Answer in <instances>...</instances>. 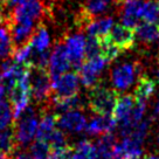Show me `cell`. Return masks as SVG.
I'll use <instances>...</instances> for the list:
<instances>
[{
  "label": "cell",
  "mask_w": 159,
  "mask_h": 159,
  "mask_svg": "<svg viewBox=\"0 0 159 159\" xmlns=\"http://www.w3.org/2000/svg\"><path fill=\"white\" fill-rule=\"evenodd\" d=\"M114 26V19L112 18H98L96 20H91L89 24L87 25V32L89 36L94 38H99V36H104L110 32V30Z\"/></svg>",
  "instance_id": "cell-20"
},
{
  "label": "cell",
  "mask_w": 159,
  "mask_h": 159,
  "mask_svg": "<svg viewBox=\"0 0 159 159\" xmlns=\"http://www.w3.org/2000/svg\"><path fill=\"white\" fill-rule=\"evenodd\" d=\"M107 36L122 52L131 48L134 43V40H136L134 28L128 27V26L123 25V24H117V25L114 24L112 28L107 34Z\"/></svg>",
  "instance_id": "cell-11"
},
{
  "label": "cell",
  "mask_w": 159,
  "mask_h": 159,
  "mask_svg": "<svg viewBox=\"0 0 159 159\" xmlns=\"http://www.w3.org/2000/svg\"><path fill=\"white\" fill-rule=\"evenodd\" d=\"M15 47L7 26H0V59L12 56Z\"/></svg>",
  "instance_id": "cell-26"
},
{
  "label": "cell",
  "mask_w": 159,
  "mask_h": 159,
  "mask_svg": "<svg viewBox=\"0 0 159 159\" xmlns=\"http://www.w3.org/2000/svg\"><path fill=\"white\" fill-rule=\"evenodd\" d=\"M80 88L79 75L73 71H66L52 80V95L55 98L69 97L77 95Z\"/></svg>",
  "instance_id": "cell-5"
},
{
  "label": "cell",
  "mask_w": 159,
  "mask_h": 159,
  "mask_svg": "<svg viewBox=\"0 0 159 159\" xmlns=\"http://www.w3.org/2000/svg\"><path fill=\"white\" fill-rule=\"evenodd\" d=\"M18 146L19 145L16 143L13 128L11 129L6 128L4 130H0V151L1 152H5L7 154L14 153Z\"/></svg>",
  "instance_id": "cell-25"
},
{
  "label": "cell",
  "mask_w": 159,
  "mask_h": 159,
  "mask_svg": "<svg viewBox=\"0 0 159 159\" xmlns=\"http://www.w3.org/2000/svg\"><path fill=\"white\" fill-rule=\"evenodd\" d=\"M117 91L105 87L96 85L90 90L88 103L96 115H111L117 102Z\"/></svg>",
  "instance_id": "cell-1"
},
{
  "label": "cell",
  "mask_w": 159,
  "mask_h": 159,
  "mask_svg": "<svg viewBox=\"0 0 159 159\" xmlns=\"http://www.w3.org/2000/svg\"><path fill=\"white\" fill-rule=\"evenodd\" d=\"M69 159H82V158H80L79 156H76V154L71 151V153H70V157H69Z\"/></svg>",
  "instance_id": "cell-39"
},
{
  "label": "cell",
  "mask_w": 159,
  "mask_h": 159,
  "mask_svg": "<svg viewBox=\"0 0 159 159\" xmlns=\"http://www.w3.org/2000/svg\"><path fill=\"white\" fill-rule=\"evenodd\" d=\"M116 138L112 132L103 134L95 144V159H114Z\"/></svg>",
  "instance_id": "cell-17"
},
{
  "label": "cell",
  "mask_w": 159,
  "mask_h": 159,
  "mask_svg": "<svg viewBox=\"0 0 159 159\" xmlns=\"http://www.w3.org/2000/svg\"><path fill=\"white\" fill-rule=\"evenodd\" d=\"M47 144L49 145L50 149H59V148H63L67 146V137H66L65 132L60 128L56 129L52 132L49 138L47 139Z\"/></svg>",
  "instance_id": "cell-30"
},
{
  "label": "cell",
  "mask_w": 159,
  "mask_h": 159,
  "mask_svg": "<svg viewBox=\"0 0 159 159\" xmlns=\"http://www.w3.org/2000/svg\"><path fill=\"white\" fill-rule=\"evenodd\" d=\"M48 68H49L48 71H49L52 80L69 70L70 62L68 59V55H67V52H66L65 45L59 43V45L55 46V48L49 55Z\"/></svg>",
  "instance_id": "cell-12"
},
{
  "label": "cell",
  "mask_w": 159,
  "mask_h": 159,
  "mask_svg": "<svg viewBox=\"0 0 159 159\" xmlns=\"http://www.w3.org/2000/svg\"><path fill=\"white\" fill-rule=\"evenodd\" d=\"M154 91H156V81L148 76H139L134 89V98L146 102L154 94Z\"/></svg>",
  "instance_id": "cell-21"
},
{
  "label": "cell",
  "mask_w": 159,
  "mask_h": 159,
  "mask_svg": "<svg viewBox=\"0 0 159 159\" xmlns=\"http://www.w3.org/2000/svg\"><path fill=\"white\" fill-rule=\"evenodd\" d=\"M56 124L61 130L73 134H79L85 129L87 120L84 115L77 109L70 110L61 115H57Z\"/></svg>",
  "instance_id": "cell-9"
},
{
  "label": "cell",
  "mask_w": 159,
  "mask_h": 159,
  "mask_svg": "<svg viewBox=\"0 0 159 159\" xmlns=\"http://www.w3.org/2000/svg\"><path fill=\"white\" fill-rule=\"evenodd\" d=\"M52 103H53V108L55 111L54 114L56 115H61L63 112L70 111V110L80 109L82 107L79 95H74V96H69V97H62V98L53 97Z\"/></svg>",
  "instance_id": "cell-22"
},
{
  "label": "cell",
  "mask_w": 159,
  "mask_h": 159,
  "mask_svg": "<svg viewBox=\"0 0 159 159\" xmlns=\"http://www.w3.org/2000/svg\"><path fill=\"white\" fill-rule=\"evenodd\" d=\"M0 159H12L10 157V154L5 153V152H1L0 151Z\"/></svg>",
  "instance_id": "cell-36"
},
{
  "label": "cell",
  "mask_w": 159,
  "mask_h": 159,
  "mask_svg": "<svg viewBox=\"0 0 159 159\" xmlns=\"http://www.w3.org/2000/svg\"><path fill=\"white\" fill-rule=\"evenodd\" d=\"M130 1H132V0H117V2H118V5H125V4H128Z\"/></svg>",
  "instance_id": "cell-37"
},
{
  "label": "cell",
  "mask_w": 159,
  "mask_h": 159,
  "mask_svg": "<svg viewBox=\"0 0 159 159\" xmlns=\"http://www.w3.org/2000/svg\"><path fill=\"white\" fill-rule=\"evenodd\" d=\"M144 0H132L128 4L123 5L122 21L123 25L134 28L142 20V7Z\"/></svg>",
  "instance_id": "cell-16"
},
{
  "label": "cell",
  "mask_w": 159,
  "mask_h": 159,
  "mask_svg": "<svg viewBox=\"0 0 159 159\" xmlns=\"http://www.w3.org/2000/svg\"><path fill=\"white\" fill-rule=\"evenodd\" d=\"M30 43H32L33 49L36 52H43L49 48V34L45 26L39 25V27L36 28V32L33 33L32 38H30Z\"/></svg>",
  "instance_id": "cell-24"
},
{
  "label": "cell",
  "mask_w": 159,
  "mask_h": 159,
  "mask_svg": "<svg viewBox=\"0 0 159 159\" xmlns=\"http://www.w3.org/2000/svg\"><path fill=\"white\" fill-rule=\"evenodd\" d=\"M65 48L70 62V67L79 70L85 59V38L81 34L70 35L66 39Z\"/></svg>",
  "instance_id": "cell-8"
},
{
  "label": "cell",
  "mask_w": 159,
  "mask_h": 159,
  "mask_svg": "<svg viewBox=\"0 0 159 159\" xmlns=\"http://www.w3.org/2000/svg\"><path fill=\"white\" fill-rule=\"evenodd\" d=\"M152 117L153 118L159 117V99H157L156 103L153 104V108H152Z\"/></svg>",
  "instance_id": "cell-33"
},
{
  "label": "cell",
  "mask_w": 159,
  "mask_h": 159,
  "mask_svg": "<svg viewBox=\"0 0 159 159\" xmlns=\"http://www.w3.org/2000/svg\"><path fill=\"white\" fill-rule=\"evenodd\" d=\"M19 2V0H1V4H4L6 6H12V5H15V4H18Z\"/></svg>",
  "instance_id": "cell-34"
},
{
  "label": "cell",
  "mask_w": 159,
  "mask_h": 159,
  "mask_svg": "<svg viewBox=\"0 0 159 159\" xmlns=\"http://www.w3.org/2000/svg\"><path fill=\"white\" fill-rule=\"evenodd\" d=\"M112 0H87L84 8L80 13L77 21L81 26L87 27V25L93 20L94 16L103 13L109 8Z\"/></svg>",
  "instance_id": "cell-14"
},
{
  "label": "cell",
  "mask_w": 159,
  "mask_h": 159,
  "mask_svg": "<svg viewBox=\"0 0 159 159\" xmlns=\"http://www.w3.org/2000/svg\"><path fill=\"white\" fill-rule=\"evenodd\" d=\"M14 159H35L33 156H32V153H28V152H20L19 154H16L15 156Z\"/></svg>",
  "instance_id": "cell-32"
},
{
  "label": "cell",
  "mask_w": 159,
  "mask_h": 159,
  "mask_svg": "<svg viewBox=\"0 0 159 159\" xmlns=\"http://www.w3.org/2000/svg\"><path fill=\"white\" fill-rule=\"evenodd\" d=\"M73 152L82 159H95V144L90 140H81L73 149Z\"/></svg>",
  "instance_id": "cell-27"
},
{
  "label": "cell",
  "mask_w": 159,
  "mask_h": 159,
  "mask_svg": "<svg viewBox=\"0 0 159 159\" xmlns=\"http://www.w3.org/2000/svg\"><path fill=\"white\" fill-rule=\"evenodd\" d=\"M84 55L85 59H90V57H94L96 55H99V43L97 38L89 36L88 39H85Z\"/></svg>",
  "instance_id": "cell-31"
},
{
  "label": "cell",
  "mask_w": 159,
  "mask_h": 159,
  "mask_svg": "<svg viewBox=\"0 0 159 159\" xmlns=\"http://www.w3.org/2000/svg\"><path fill=\"white\" fill-rule=\"evenodd\" d=\"M134 35L136 39L144 43H152L159 38V26L150 24V22H139L134 27Z\"/></svg>",
  "instance_id": "cell-19"
},
{
  "label": "cell",
  "mask_w": 159,
  "mask_h": 159,
  "mask_svg": "<svg viewBox=\"0 0 159 159\" xmlns=\"http://www.w3.org/2000/svg\"><path fill=\"white\" fill-rule=\"evenodd\" d=\"M25 1H30V0H19V2H25Z\"/></svg>",
  "instance_id": "cell-40"
},
{
  "label": "cell",
  "mask_w": 159,
  "mask_h": 159,
  "mask_svg": "<svg viewBox=\"0 0 159 159\" xmlns=\"http://www.w3.org/2000/svg\"><path fill=\"white\" fill-rule=\"evenodd\" d=\"M27 66L30 67V96H33L36 102H45L52 95V77L49 71L47 68Z\"/></svg>",
  "instance_id": "cell-2"
},
{
  "label": "cell",
  "mask_w": 159,
  "mask_h": 159,
  "mask_svg": "<svg viewBox=\"0 0 159 159\" xmlns=\"http://www.w3.org/2000/svg\"><path fill=\"white\" fill-rule=\"evenodd\" d=\"M143 142L138 139L125 136L123 140L115 144L114 146V159H134L138 158L143 153L142 149Z\"/></svg>",
  "instance_id": "cell-13"
},
{
  "label": "cell",
  "mask_w": 159,
  "mask_h": 159,
  "mask_svg": "<svg viewBox=\"0 0 159 159\" xmlns=\"http://www.w3.org/2000/svg\"><path fill=\"white\" fill-rule=\"evenodd\" d=\"M13 119V111L10 102L6 99H0V130H4L11 125Z\"/></svg>",
  "instance_id": "cell-28"
},
{
  "label": "cell",
  "mask_w": 159,
  "mask_h": 159,
  "mask_svg": "<svg viewBox=\"0 0 159 159\" xmlns=\"http://www.w3.org/2000/svg\"><path fill=\"white\" fill-rule=\"evenodd\" d=\"M139 74V67L136 63L125 62L117 66L111 73V83L116 91H124L134 84Z\"/></svg>",
  "instance_id": "cell-6"
},
{
  "label": "cell",
  "mask_w": 159,
  "mask_h": 159,
  "mask_svg": "<svg viewBox=\"0 0 159 159\" xmlns=\"http://www.w3.org/2000/svg\"><path fill=\"white\" fill-rule=\"evenodd\" d=\"M157 144H158V146H159V137H158V139H157Z\"/></svg>",
  "instance_id": "cell-41"
},
{
  "label": "cell",
  "mask_w": 159,
  "mask_h": 159,
  "mask_svg": "<svg viewBox=\"0 0 159 159\" xmlns=\"http://www.w3.org/2000/svg\"><path fill=\"white\" fill-rule=\"evenodd\" d=\"M107 63L108 62L101 55H96L94 57L85 59L79 69L80 82L89 89L96 87L98 84L99 75L105 68Z\"/></svg>",
  "instance_id": "cell-4"
},
{
  "label": "cell",
  "mask_w": 159,
  "mask_h": 159,
  "mask_svg": "<svg viewBox=\"0 0 159 159\" xmlns=\"http://www.w3.org/2000/svg\"><path fill=\"white\" fill-rule=\"evenodd\" d=\"M56 120H57V115L56 114H45L42 116L41 120L39 122L35 139L42 140L47 143V139L49 138L52 132L56 129Z\"/></svg>",
  "instance_id": "cell-18"
},
{
  "label": "cell",
  "mask_w": 159,
  "mask_h": 159,
  "mask_svg": "<svg viewBox=\"0 0 159 159\" xmlns=\"http://www.w3.org/2000/svg\"><path fill=\"white\" fill-rule=\"evenodd\" d=\"M42 4L38 0H30L25 2H18L13 13L8 18L12 21H33L39 19L42 14Z\"/></svg>",
  "instance_id": "cell-10"
},
{
  "label": "cell",
  "mask_w": 159,
  "mask_h": 159,
  "mask_svg": "<svg viewBox=\"0 0 159 159\" xmlns=\"http://www.w3.org/2000/svg\"><path fill=\"white\" fill-rule=\"evenodd\" d=\"M142 20L159 26V0H146L143 2Z\"/></svg>",
  "instance_id": "cell-23"
},
{
  "label": "cell",
  "mask_w": 159,
  "mask_h": 159,
  "mask_svg": "<svg viewBox=\"0 0 159 159\" xmlns=\"http://www.w3.org/2000/svg\"><path fill=\"white\" fill-rule=\"evenodd\" d=\"M145 159H159L158 154H150V156H146Z\"/></svg>",
  "instance_id": "cell-38"
},
{
  "label": "cell",
  "mask_w": 159,
  "mask_h": 159,
  "mask_svg": "<svg viewBox=\"0 0 159 159\" xmlns=\"http://www.w3.org/2000/svg\"><path fill=\"white\" fill-rule=\"evenodd\" d=\"M5 93H6V90H5V88H4V85L0 83V99L4 98V96H5Z\"/></svg>",
  "instance_id": "cell-35"
},
{
  "label": "cell",
  "mask_w": 159,
  "mask_h": 159,
  "mask_svg": "<svg viewBox=\"0 0 159 159\" xmlns=\"http://www.w3.org/2000/svg\"><path fill=\"white\" fill-rule=\"evenodd\" d=\"M136 98L134 95H123L117 98L116 105L112 111V117L115 118L117 125H119L120 131L130 128L131 123V114L134 110Z\"/></svg>",
  "instance_id": "cell-7"
},
{
  "label": "cell",
  "mask_w": 159,
  "mask_h": 159,
  "mask_svg": "<svg viewBox=\"0 0 159 159\" xmlns=\"http://www.w3.org/2000/svg\"><path fill=\"white\" fill-rule=\"evenodd\" d=\"M0 4H1V2H0Z\"/></svg>",
  "instance_id": "cell-44"
},
{
  "label": "cell",
  "mask_w": 159,
  "mask_h": 159,
  "mask_svg": "<svg viewBox=\"0 0 159 159\" xmlns=\"http://www.w3.org/2000/svg\"><path fill=\"white\" fill-rule=\"evenodd\" d=\"M117 123L112 115H98L90 119L85 125V131L89 134H103L107 132H112Z\"/></svg>",
  "instance_id": "cell-15"
},
{
  "label": "cell",
  "mask_w": 159,
  "mask_h": 159,
  "mask_svg": "<svg viewBox=\"0 0 159 159\" xmlns=\"http://www.w3.org/2000/svg\"><path fill=\"white\" fill-rule=\"evenodd\" d=\"M15 120H16V124L13 126V130H14L16 143L18 145L26 146L33 140V138H35L38 125H39L38 118L35 117L33 109L27 108L19 118Z\"/></svg>",
  "instance_id": "cell-3"
},
{
  "label": "cell",
  "mask_w": 159,
  "mask_h": 159,
  "mask_svg": "<svg viewBox=\"0 0 159 159\" xmlns=\"http://www.w3.org/2000/svg\"><path fill=\"white\" fill-rule=\"evenodd\" d=\"M134 159H140V157H138V158H134Z\"/></svg>",
  "instance_id": "cell-42"
},
{
  "label": "cell",
  "mask_w": 159,
  "mask_h": 159,
  "mask_svg": "<svg viewBox=\"0 0 159 159\" xmlns=\"http://www.w3.org/2000/svg\"><path fill=\"white\" fill-rule=\"evenodd\" d=\"M30 153L35 159H49L50 148L46 142L36 139L30 146Z\"/></svg>",
  "instance_id": "cell-29"
},
{
  "label": "cell",
  "mask_w": 159,
  "mask_h": 159,
  "mask_svg": "<svg viewBox=\"0 0 159 159\" xmlns=\"http://www.w3.org/2000/svg\"><path fill=\"white\" fill-rule=\"evenodd\" d=\"M158 46H159V38H158Z\"/></svg>",
  "instance_id": "cell-43"
}]
</instances>
